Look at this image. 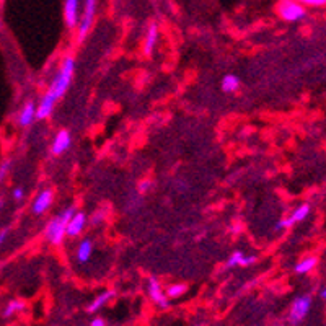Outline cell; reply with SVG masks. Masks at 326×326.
<instances>
[{"instance_id": "cell-26", "label": "cell", "mask_w": 326, "mask_h": 326, "mask_svg": "<svg viewBox=\"0 0 326 326\" xmlns=\"http://www.w3.org/2000/svg\"><path fill=\"white\" fill-rule=\"evenodd\" d=\"M9 233H10V228L9 227H4L2 230H0V246L5 243V240H7V237H9Z\"/></svg>"}, {"instance_id": "cell-20", "label": "cell", "mask_w": 326, "mask_h": 326, "mask_svg": "<svg viewBox=\"0 0 326 326\" xmlns=\"http://www.w3.org/2000/svg\"><path fill=\"white\" fill-rule=\"evenodd\" d=\"M188 290V285L186 284H175V285H170L168 290H167V297L170 298H180L186 293Z\"/></svg>"}, {"instance_id": "cell-25", "label": "cell", "mask_w": 326, "mask_h": 326, "mask_svg": "<svg viewBox=\"0 0 326 326\" xmlns=\"http://www.w3.org/2000/svg\"><path fill=\"white\" fill-rule=\"evenodd\" d=\"M253 263H256V256H253V254H245L243 263H241V266L248 267V266H251Z\"/></svg>"}, {"instance_id": "cell-14", "label": "cell", "mask_w": 326, "mask_h": 326, "mask_svg": "<svg viewBox=\"0 0 326 326\" xmlns=\"http://www.w3.org/2000/svg\"><path fill=\"white\" fill-rule=\"evenodd\" d=\"M156 39H158V28H156L155 23H150L148 30H147V38H145V56H152L153 54V49L156 46Z\"/></svg>"}, {"instance_id": "cell-23", "label": "cell", "mask_w": 326, "mask_h": 326, "mask_svg": "<svg viewBox=\"0 0 326 326\" xmlns=\"http://www.w3.org/2000/svg\"><path fill=\"white\" fill-rule=\"evenodd\" d=\"M12 198H13V201H15V202H20V201L25 198V189L22 186L15 188V189H13V193H12Z\"/></svg>"}, {"instance_id": "cell-18", "label": "cell", "mask_w": 326, "mask_h": 326, "mask_svg": "<svg viewBox=\"0 0 326 326\" xmlns=\"http://www.w3.org/2000/svg\"><path fill=\"white\" fill-rule=\"evenodd\" d=\"M316 264H318V258L306 256V258H303L302 261H300V263H297L295 272L297 274H306V272H310L313 267H316Z\"/></svg>"}, {"instance_id": "cell-21", "label": "cell", "mask_w": 326, "mask_h": 326, "mask_svg": "<svg viewBox=\"0 0 326 326\" xmlns=\"http://www.w3.org/2000/svg\"><path fill=\"white\" fill-rule=\"evenodd\" d=\"M243 258H245V253L243 251H235L230 258L227 261V267H235V266H241L243 263Z\"/></svg>"}, {"instance_id": "cell-13", "label": "cell", "mask_w": 326, "mask_h": 326, "mask_svg": "<svg viewBox=\"0 0 326 326\" xmlns=\"http://www.w3.org/2000/svg\"><path fill=\"white\" fill-rule=\"evenodd\" d=\"M56 101H57L56 98H52L51 95L46 93L41 98V101H39L38 108H36V117H38V119H46V117H49L51 113H52V109H54Z\"/></svg>"}, {"instance_id": "cell-3", "label": "cell", "mask_w": 326, "mask_h": 326, "mask_svg": "<svg viewBox=\"0 0 326 326\" xmlns=\"http://www.w3.org/2000/svg\"><path fill=\"white\" fill-rule=\"evenodd\" d=\"M277 13L284 22L295 23L306 17L305 7L297 0H280L277 4Z\"/></svg>"}, {"instance_id": "cell-4", "label": "cell", "mask_w": 326, "mask_h": 326, "mask_svg": "<svg viewBox=\"0 0 326 326\" xmlns=\"http://www.w3.org/2000/svg\"><path fill=\"white\" fill-rule=\"evenodd\" d=\"M311 306V298L308 295H300L293 300L292 308H290V321L293 324H298L300 321H303V318L308 315Z\"/></svg>"}, {"instance_id": "cell-27", "label": "cell", "mask_w": 326, "mask_h": 326, "mask_svg": "<svg viewBox=\"0 0 326 326\" xmlns=\"http://www.w3.org/2000/svg\"><path fill=\"white\" fill-rule=\"evenodd\" d=\"M90 326H106V323H104V319L103 318H95V319H91V323H90Z\"/></svg>"}, {"instance_id": "cell-17", "label": "cell", "mask_w": 326, "mask_h": 326, "mask_svg": "<svg viewBox=\"0 0 326 326\" xmlns=\"http://www.w3.org/2000/svg\"><path fill=\"white\" fill-rule=\"evenodd\" d=\"M240 88V78L233 74H228L224 77V80H222V90L225 91V93H233V91H237Z\"/></svg>"}, {"instance_id": "cell-12", "label": "cell", "mask_w": 326, "mask_h": 326, "mask_svg": "<svg viewBox=\"0 0 326 326\" xmlns=\"http://www.w3.org/2000/svg\"><path fill=\"white\" fill-rule=\"evenodd\" d=\"M85 224H87V215L83 212H75L67 224V235L69 237H78L85 228Z\"/></svg>"}, {"instance_id": "cell-28", "label": "cell", "mask_w": 326, "mask_h": 326, "mask_svg": "<svg viewBox=\"0 0 326 326\" xmlns=\"http://www.w3.org/2000/svg\"><path fill=\"white\" fill-rule=\"evenodd\" d=\"M148 186H150V180H145V181H142L140 185H139V191H140V193H145Z\"/></svg>"}, {"instance_id": "cell-29", "label": "cell", "mask_w": 326, "mask_h": 326, "mask_svg": "<svg viewBox=\"0 0 326 326\" xmlns=\"http://www.w3.org/2000/svg\"><path fill=\"white\" fill-rule=\"evenodd\" d=\"M4 31V18H2V12H0V33Z\"/></svg>"}, {"instance_id": "cell-22", "label": "cell", "mask_w": 326, "mask_h": 326, "mask_svg": "<svg viewBox=\"0 0 326 326\" xmlns=\"http://www.w3.org/2000/svg\"><path fill=\"white\" fill-rule=\"evenodd\" d=\"M10 170H12V160L10 158H4L2 161H0V183L5 181V178L10 173Z\"/></svg>"}, {"instance_id": "cell-15", "label": "cell", "mask_w": 326, "mask_h": 326, "mask_svg": "<svg viewBox=\"0 0 326 326\" xmlns=\"http://www.w3.org/2000/svg\"><path fill=\"white\" fill-rule=\"evenodd\" d=\"M91 253H93V243H91L90 240L80 241V245H78V248H77V261L85 264L87 261H90Z\"/></svg>"}, {"instance_id": "cell-31", "label": "cell", "mask_w": 326, "mask_h": 326, "mask_svg": "<svg viewBox=\"0 0 326 326\" xmlns=\"http://www.w3.org/2000/svg\"><path fill=\"white\" fill-rule=\"evenodd\" d=\"M4 206H5V202H4L2 198H0V211H2V209H4Z\"/></svg>"}, {"instance_id": "cell-7", "label": "cell", "mask_w": 326, "mask_h": 326, "mask_svg": "<svg viewBox=\"0 0 326 326\" xmlns=\"http://www.w3.org/2000/svg\"><path fill=\"white\" fill-rule=\"evenodd\" d=\"M52 198H54V194H52L51 189H44V191H41V193H39V194L36 196V199L33 201L31 212L35 214V215H41V214H44V212L51 207V204H52Z\"/></svg>"}, {"instance_id": "cell-16", "label": "cell", "mask_w": 326, "mask_h": 326, "mask_svg": "<svg viewBox=\"0 0 326 326\" xmlns=\"http://www.w3.org/2000/svg\"><path fill=\"white\" fill-rule=\"evenodd\" d=\"M113 297H114V290H104L103 293H100V295H98V297L93 300V302L90 303V306L87 308V311H88V313H95V311H98V310L101 308V306L106 305Z\"/></svg>"}, {"instance_id": "cell-24", "label": "cell", "mask_w": 326, "mask_h": 326, "mask_svg": "<svg viewBox=\"0 0 326 326\" xmlns=\"http://www.w3.org/2000/svg\"><path fill=\"white\" fill-rule=\"evenodd\" d=\"M302 5H308V7H324L326 0H297Z\"/></svg>"}, {"instance_id": "cell-8", "label": "cell", "mask_w": 326, "mask_h": 326, "mask_svg": "<svg viewBox=\"0 0 326 326\" xmlns=\"http://www.w3.org/2000/svg\"><path fill=\"white\" fill-rule=\"evenodd\" d=\"M36 104L35 101H25V104L18 111V117H17V122L20 127H28L30 124L33 122V119L36 117Z\"/></svg>"}, {"instance_id": "cell-30", "label": "cell", "mask_w": 326, "mask_h": 326, "mask_svg": "<svg viewBox=\"0 0 326 326\" xmlns=\"http://www.w3.org/2000/svg\"><path fill=\"white\" fill-rule=\"evenodd\" d=\"M319 295H321V298H323V300H326V289H323V290H321V293H319Z\"/></svg>"}, {"instance_id": "cell-2", "label": "cell", "mask_w": 326, "mask_h": 326, "mask_svg": "<svg viewBox=\"0 0 326 326\" xmlns=\"http://www.w3.org/2000/svg\"><path fill=\"white\" fill-rule=\"evenodd\" d=\"M74 214H75V209L67 207L65 211L59 214L56 219H52L49 224L46 225L44 237L49 240L51 245H59L64 240V237L67 235V224Z\"/></svg>"}, {"instance_id": "cell-1", "label": "cell", "mask_w": 326, "mask_h": 326, "mask_svg": "<svg viewBox=\"0 0 326 326\" xmlns=\"http://www.w3.org/2000/svg\"><path fill=\"white\" fill-rule=\"evenodd\" d=\"M74 70H75V61L72 57H65L62 65H61V70H59V74L54 77V80H52V83H51L48 95L56 98V100L62 98L64 93L69 88L72 77H74Z\"/></svg>"}, {"instance_id": "cell-6", "label": "cell", "mask_w": 326, "mask_h": 326, "mask_svg": "<svg viewBox=\"0 0 326 326\" xmlns=\"http://www.w3.org/2000/svg\"><path fill=\"white\" fill-rule=\"evenodd\" d=\"M308 214H310V204L298 206L295 211H293L289 215V217L277 222V224H276V230H280V228H289L293 224H298V222H302V220H305L306 217H308Z\"/></svg>"}, {"instance_id": "cell-11", "label": "cell", "mask_w": 326, "mask_h": 326, "mask_svg": "<svg viewBox=\"0 0 326 326\" xmlns=\"http://www.w3.org/2000/svg\"><path fill=\"white\" fill-rule=\"evenodd\" d=\"M70 143H72V137L69 134V130H59L54 137V142H52L51 152L54 155H61L70 147Z\"/></svg>"}, {"instance_id": "cell-5", "label": "cell", "mask_w": 326, "mask_h": 326, "mask_svg": "<svg viewBox=\"0 0 326 326\" xmlns=\"http://www.w3.org/2000/svg\"><path fill=\"white\" fill-rule=\"evenodd\" d=\"M95 10H96V0H85V13H83V18L80 20V26H78V41L80 43L88 35L90 26L95 18Z\"/></svg>"}, {"instance_id": "cell-10", "label": "cell", "mask_w": 326, "mask_h": 326, "mask_svg": "<svg viewBox=\"0 0 326 326\" xmlns=\"http://www.w3.org/2000/svg\"><path fill=\"white\" fill-rule=\"evenodd\" d=\"M148 293H150V297H152L153 302L158 306H161V308H167V306H168L167 293H163L160 282L155 277H150V280H148Z\"/></svg>"}, {"instance_id": "cell-32", "label": "cell", "mask_w": 326, "mask_h": 326, "mask_svg": "<svg viewBox=\"0 0 326 326\" xmlns=\"http://www.w3.org/2000/svg\"><path fill=\"white\" fill-rule=\"evenodd\" d=\"M196 326H199V324H196Z\"/></svg>"}, {"instance_id": "cell-19", "label": "cell", "mask_w": 326, "mask_h": 326, "mask_svg": "<svg viewBox=\"0 0 326 326\" xmlns=\"http://www.w3.org/2000/svg\"><path fill=\"white\" fill-rule=\"evenodd\" d=\"M25 308V303L22 300H10L9 305H7V308L4 310V318H10L15 315L17 311H22Z\"/></svg>"}, {"instance_id": "cell-9", "label": "cell", "mask_w": 326, "mask_h": 326, "mask_svg": "<svg viewBox=\"0 0 326 326\" xmlns=\"http://www.w3.org/2000/svg\"><path fill=\"white\" fill-rule=\"evenodd\" d=\"M78 0H65L64 4V15H65V25L67 28H75V26L80 23L78 20Z\"/></svg>"}]
</instances>
